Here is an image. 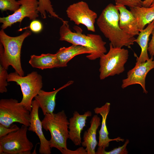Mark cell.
Wrapping results in <instances>:
<instances>
[{"label": "cell", "instance_id": "obj_1", "mask_svg": "<svg viewBox=\"0 0 154 154\" xmlns=\"http://www.w3.org/2000/svg\"><path fill=\"white\" fill-rule=\"evenodd\" d=\"M119 12L116 5H108L98 18L97 24L104 36L115 47L130 48L135 38L126 33L119 26Z\"/></svg>", "mask_w": 154, "mask_h": 154}, {"label": "cell", "instance_id": "obj_2", "mask_svg": "<svg viewBox=\"0 0 154 154\" xmlns=\"http://www.w3.org/2000/svg\"><path fill=\"white\" fill-rule=\"evenodd\" d=\"M31 34L30 31L26 30L20 35L12 37L3 29L0 31V64L7 70L11 66L21 76L24 75L21 60L22 46L25 39Z\"/></svg>", "mask_w": 154, "mask_h": 154}, {"label": "cell", "instance_id": "obj_3", "mask_svg": "<svg viewBox=\"0 0 154 154\" xmlns=\"http://www.w3.org/2000/svg\"><path fill=\"white\" fill-rule=\"evenodd\" d=\"M62 22L60 29V40L87 48L91 53L86 57L91 60L100 58L106 53V42L100 35L91 34L86 35L79 32H72L69 28L68 21H65Z\"/></svg>", "mask_w": 154, "mask_h": 154}, {"label": "cell", "instance_id": "obj_4", "mask_svg": "<svg viewBox=\"0 0 154 154\" xmlns=\"http://www.w3.org/2000/svg\"><path fill=\"white\" fill-rule=\"evenodd\" d=\"M42 121L43 128L49 131L51 138L49 140L51 148H55L62 154H66L68 149L67 141L69 138V121L64 110L56 113L46 114Z\"/></svg>", "mask_w": 154, "mask_h": 154}, {"label": "cell", "instance_id": "obj_5", "mask_svg": "<svg viewBox=\"0 0 154 154\" xmlns=\"http://www.w3.org/2000/svg\"><path fill=\"white\" fill-rule=\"evenodd\" d=\"M7 81L15 82L20 86L23 95L20 103L31 112L33 100L43 86L42 76L37 72L33 71L26 76H21L15 71L9 74Z\"/></svg>", "mask_w": 154, "mask_h": 154}, {"label": "cell", "instance_id": "obj_6", "mask_svg": "<svg viewBox=\"0 0 154 154\" xmlns=\"http://www.w3.org/2000/svg\"><path fill=\"white\" fill-rule=\"evenodd\" d=\"M128 57V50L114 47L110 43L108 52L100 58V79L103 80L108 77L123 73L125 70L124 66Z\"/></svg>", "mask_w": 154, "mask_h": 154}, {"label": "cell", "instance_id": "obj_7", "mask_svg": "<svg viewBox=\"0 0 154 154\" xmlns=\"http://www.w3.org/2000/svg\"><path fill=\"white\" fill-rule=\"evenodd\" d=\"M30 112L18 100L13 98L0 100V124L7 127L15 122L27 127L30 125Z\"/></svg>", "mask_w": 154, "mask_h": 154}, {"label": "cell", "instance_id": "obj_8", "mask_svg": "<svg viewBox=\"0 0 154 154\" xmlns=\"http://www.w3.org/2000/svg\"><path fill=\"white\" fill-rule=\"evenodd\" d=\"M28 128L22 125L18 129L0 138V154H31L33 145L27 138Z\"/></svg>", "mask_w": 154, "mask_h": 154}, {"label": "cell", "instance_id": "obj_9", "mask_svg": "<svg viewBox=\"0 0 154 154\" xmlns=\"http://www.w3.org/2000/svg\"><path fill=\"white\" fill-rule=\"evenodd\" d=\"M66 11L68 17L75 24H82L88 31H95L94 24L97 14L90 9L86 2L81 1L74 3L68 7Z\"/></svg>", "mask_w": 154, "mask_h": 154}, {"label": "cell", "instance_id": "obj_10", "mask_svg": "<svg viewBox=\"0 0 154 154\" xmlns=\"http://www.w3.org/2000/svg\"><path fill=\"white\" fill-rule=\"evenodd\" d=\"M19 7L14 13L6 17H1V28L4 30L17 22L21 23L25 17L34 20L38 17L39 2L38 0H18Z\"/></svg>", "mask_w": 154, "mask_h": 154}, {"label": "cell", "instance_id": "obj_11", "mask_svg": "<svg viewBox=\"0 0 154 154\" xmlns=\"http://www.w3.org/2000/svg\"><path fill=\"white\" fill-rule=\"evenodd\" d=\"M154 68V59L151 57L145 62L135 64L134 67L127 73L126 78L123 79L121 87L124 89L133 85L138 84L142 87L143 92L147 94L145 88V79L147 74Z\"/></svg>", "mask_w": 154, "mask_h": 154}, {"label": "cell", "instance_id": "obj_12", "mask_svg": "<svg viewBox=\"0 0 154 154\" xmlns=\"http://www.w3.org/2000/svg\"><path fill=\"white\" fill-rule=\"evenodd\" d=\"M32 106V109L30 112V125L28 127V130L35 133L39 138V153L41 154H50L51 153V148L50 146L49 141L44 136L42 129V121L39 117L38 103L35 99L33 100Z\"/></svg>", "mask_w": 154, "mask_h": 154}, {"label": "cell", "instance_id": "obj_13", "mask_svg": "<svg viewBox=\"0 0 154 154\" xmlns=\"http://www.w3.org/2000/svg\"><path fill=\"white\" fill-rule=\"evenodd\" d=\"M110 104L106 102L104 105L100 107H96L94 109L95 113L100 114L102 117V121L101 127L99 131L98 147L96 152V154L105 150L109 145L110 142L112 141L117 142L124 141V139L118 137L114 139H110L108 137L109 133L106 125V120L110 109Z\"/></svg>", "mask_w": 154, "mask_h": 154}, {"label": "cell", "instance_id": "obj_14", "mask_svg": "<svg viewBox=\"0 0 154 154\" xmlns=\"http://www.w3.org/2000/svg\"><path fill=\"white\" fill-rule=\"evenodd\" d=\"M92 115L91 111H88L82 114L75 111L72 117L69 119V139L76 146H80L82 143L81 133L86 126L88 117Z\"/></svg>", "mask_w": 154, "mask_h": 154}, {"label": "cell", "instance_id": "obj_15", "mask_svg": "<svg viewBox=\"0 0 154 154\" xmlns=\"http://www.w3.org/2000/svg\"><path fill=\"white\" fill-rule=\"evenodd\" d=\"M74 81L70 80L57 89L50 92H46L41 89L34 98L38 103L44 115L52 114L56 106V97L57 93L62 89L72 84Z\"/></svg>", "mask_w": 154, "mask_h": 154}, {"label": "cell", "instance_id": "obj_16", "mask_svg": "<svg viewBox=\"0 0 154 154\" xmlns=\"http://www.w3.org/2000/svg\"><path fill=\"white\" fill-rule=\"evenodd\" d=\"M119 12V25L120 28L126 33L134 37L139 33L136 20L131 11L125 6L116 4Z\"/></svg>", "mask_w": 154, "mask_h": 154}, {"label": "cell", "instance_id": "obj_17", "mask_svg": "<svg viewBox=\"0 0 154 154\" xmlns=\"http://www.w3.org/2000/svg\"><path fill=\"white\" fill-rule=\"evenodd\" d=\"M90 127L83 134L81 144L86 147L87 154H96L95 149L98 143L96 139V132L100 125V119L95 115L92 117Z\"/></svg>", "mask_w": 154, "mask_h": 154}, {"label": "cell", "instance_id": "obj_18", "mask_svg": "<svg viewBox=\"0 0 154 154\" xmlns=\"http://www.w3.org/2000/svg\"><path fill=\"white\" fill-rule=\"evenodd\" d=\"M91 53L88 48L79 45L72 44L68 47L60 48L56 53L58 61V68L67 66L68 63L77 55Z\"/></svg>", "mask_w": 154, "mask_h": 154}, {"label": "cell", "instance_id": "obj_19", "mask_svg": "<svg viewBox=\"0 0 154 154\" xmlns=\"http://www.w3.org/2000/svg\"><path fill=\"white\" fill-rule=\"evenodd\" d=\"M154 27V20L148 24L145 29L141 31L135 42L140 46L141 52L139 57H137L135 64L146 61L150 58L148 55V48L149 37Z\"/></svg>", "mask_w": 154, "mask_h": 154}, {"label": "cell", "instance_id": "obj_20", "mask_svg": "<svg viewBox=\"0 0 154 154\" xmlns=\"http://www.w3.org/2000/svg\"><path fill=\"white\" fill-rule=\"evenodd\" d=\"M29 63L33 68L41 70L58 68V61L56 54H42L31 56Z\"/></svg>", "mask_w": 154, "mask_h": 154}, {"label": "cell", "instance_id": "obj_21", "mask_svg": "<svg viewBox=\"0 0 154 154\" xmlns=\"http://www.w3.org/2000/svg\"><path fill=\"white\" fill-rule=\"evenodd\" d=\"M130 9L136 20L140 32L154 20V7H136L130 8Z\"/></svg>", "mask_w": 154, "mask_h": 154}, {"label": "cell", "instance_id": "obj_22", "mask_svg": "<svg viewBox=\"0 0 154 154\" xmlns=\"http://www.w3.org/2000/svg\"><path fill=\"white\" fill-rule=\"evenodd\" d=\"M39 4L38 11L40 14L43 19L46 17V12L49 14L51 17L56 18L61 20L62 22L64 21L54 11L52 5L50 0H38Z\"/></svg>", "mask_w": 154, "mask_h": 154}, {"label": "cell", "instance_id": "obj_23", "mask_svg": "<svg viewBox=\"0 0 154 154\" xmlns=\"http://www.w3.org/2000/svg\"><path fill=\"white\" fill-rule=\"evenodd\" d=\"M20 4L16 0H0V9L2 11L9 10L13 12L19 7Z\"/></svg>", "mask_w": 154, "mask_h": 154}, {"label": "cell", "instance_id": "obj_24", "mask_svg": "<svg viewBox=\"0 0 154 154\" xmlns=\"http://www.w3.org/2000/svg\"><path fill=\"white\" fill-rule=\"evenodd\" d=\"M8 74L7 70L0 64V92L1 93L7 91V87L8 85Z\"/></svg>", "mask_w": 154, "mask_h": 154}, {"label": "cell", "instance_id": "obj_25", "mask_svg": "<svg viewBox=\"0 0 154 154\" xmlns=\"http://www.w3.org/2000/svg\"><path fill=\"white\" fill-rule=\"evenodd\" d=\"M129 142V140L127 139L122 146L115 148L109 151H106L105 150H103L100 152L98 154H127L128 152L126 146Z\"/></svg>", "mask_w": 154, "mask_h": 154}, {"label": "cell", "instance_id": "obj_26", "mask_svg": "<svg viewBox=\"0 0 154 154\" xmlns=\"http://www.w3.org/2000/svg\"><path fill=\"white\" fill-rule=\"evenodd\" d=\"M116 4L127 6L130 8L142 6L141 0H115Z\"/></svg>", "mask_w": 154, "mask_h": 154}, {"label": "cell", "instance_id": "obj_27", "mask_svg": "<svg viewBox=\"0 0 154 154\" xmlns=\"http://www.w3.org/2000/svg\"><path fill=\"white\" fill-rule=\"evenodd\" d=\"M28 28H29L31 31L35 33H38L42 30L43 26L40 21L35 19L31 22L29 26L23 29L22 30Z\"/></svg>", "mask_w": 154, "mask_h": 154}, {"label": "cell", "instance_id": "obj_28", "mask_svg": "<svg viewBox=\"0 0 154 154\" xmlns=\"http://www.w3.org/2000/svg\"><path fill=\"white\" fill-rule=\"evenodd\" d=\"M19 128L16 125L13 124L9 127L0 124V138L4 136L9 133L18 129Z\"/></svg>", "mask_w": 154, "mask_h": 154}, {"label": "cell", "instance_id": "obj_29", "mask_svg": "<svg viewBox=\"0 0 154 154\" xmlns=\"http://www.w3.org/2000/svg\"><path fill=\"white\" fill-rule=\"evenodd\" d=\"M152 37L148 43V51L151 57L154 56V27L151 33Z\"/></svg>", "mask_w": 154, "mask_h": 154}, {"label": "cell", "instance_id": "obj_30", "mask_svg": "<svg viewBox=\"0 0 154 154\" xmlns=\"http://www.w3.org/2000/svg\"><path fill=\"white\" fill-rule=\"evenodd\" d=\"M66 154H87V153L85 149L82 147L75 150H71L68 149Z\"/></svg>", "mask_w": 154, "mask_h": 154}, {"label": "cell", "instance_id": "obj_31", "mask_svg": "<svg viewBox=\"0 0 154 154\" xmlns=\"http://www.w3.org/2000/svg\"><path fill=\"white\" fill-rule=\"evenodd\" d=\"M154 0H144L142 1V6L145 7H149Z\"/></svg>", "mask_w": 154, "mask_h": 154}, {"label": "cell", "instance_id": "obj_32", "mask_svg": "<svg viewBox=\"0 0 154 154\" xmlns=\"http://www.w3.org/2000/svg\"><path fill=\"white\" fill-rule=\"evenodd\" d=\"M150 7H154V1L152 3L151 5H150Z\"/></svg>", "mask_w": 154, "mask_h": 154}]
</instances>
